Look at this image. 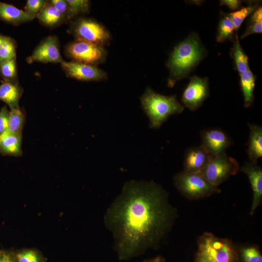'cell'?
Segmentation results:
<instances>
[{
	"mask_svg": "<svg viewBox=\"0 0 262 262\" xmlns=\"http://www.w3.org/2000/svg\"><path fill=\"white\" fill-rule=\"evenodd\" d=\"M177 216L161 186L130 180L107 209L104 223L113 234L119 260H128L158 248Z\"/></svg>",
	"mask_w": 262,
	"mask_h": 262,
	"instance_id": "obj_1",
	"label": "cell"
},
{
	"mask_svg": "<svg viewBox=\"0 0 262 262\" xmlns=\"http://www.w3.org/2000/svg\"><path fill=\"white\" fill-rule=\"evenodd\" d=\"M207 53L198 34L195 33L176 45L166 63L169 70L168 86L172 87L177 82L187 77Z\"/></svg>",
	"mask_w": 262,
	"mask_h": 262,
	"instance_id": "obj_2",
	"label": "cell"
},
{
	"mask_svg": "<svg viewBox=\"0 0 262 262\" xmlns=\"http://www.w3.org/2000/svg\"><path fill=\"white\" fill-rule=\"evenodd\" d=\"M142 107L149 120L151 128L158 129L173 115L181 113L184 106L176 95L164 96L147 88L140 98Z\"/></svg>",
	"mask_w": 262,
	"mask_h": 262,
	"instance_id": "obj_3",
	"label": "cell"
},
{
	"mask_svg": "<svg viewBox=\"0 0 262 262\" xmlns=\"http://www.w3.org/2000/svg\"><path fill=\"white\" fill-rule=\"evenodd\" d=\"M238 249L228 239L206 232L197 240L195 262H238Z\"/></svg>",
	"mask_w": 262,
	"mask_h": 262,
	"instance_id": "obj_4",
	"label": "cell"
},
{
	"mask_svg": "<svg viewBox=\"0 0 262 262\" xmlns=\"http://www.w3.org/2000/svg\"><path fill=\"white\" fill-rule=\"evenodd\" d=\"M174 183L181 194L190 200L206 198L221 192L218 187L212 185L199 173L182 171L174 176Z\"/></svg>",
	"mask_w": 262,
	"mask_h": 262,
	"instance_id": "obj_5",
	"label": "cell"
},
{
	"mask_svg": "<svg viewBox=\"0 0 262 262\" xmlns=\"http://www.w3.org/2000/svg\"><path fill=\"white\" fill-rule=\"evenodd\" d=\"M240 170L238 162L226 152L213 156L199 173L213 186L218 187Z\"/></svg>",
	"mask_w": 262,
	"mask_h": 262,
	"instance_id": "obj_6",
	"label": "cell"
},
{
	"mask_svg": "<svg viewBox=\"0 0 262 262\" xmlns=\"http://www.w3.org/2000/svg\"><path fill=\"white\" fill-rule=\"evenodd\" d=\"M66 52L73 61L96 66L104 63L107 56L103 46L80 40L68 44Z\"/></svg>",
	"mask_w": 262,
	"mask_h": 262,
	"instance_id": "obj_7",
	"label": "cell"
},
{
	"mask_svg": "<svg viewBox=\"0 0 262 262\" xmlns=\"http://www.w3.org/2000/svg\"><path fill=\"white\" fill-rule=\"evenodd\" d=\"M76 40L86 41L100 46L107 45L111 40L108 30L98 22L89 18L78 19L72 28Z\"/></svg>",
	"mask_w": 262,
	"mask_h": 262,
	"instance_id": "obj_8",
	"label": "cell"
},
{
	"mask_svg": "<svg viewBox=\"0 0 262 262\" xmlns=\"http://www.w3.org/2000/svg\"><path fill=\"white\" fill-rule=\"evenodd\" d=\"M208 79L194 75L184 89L181 97L183 106L192 111L198 109L209 96Z\"/></svg>",
	"mask_w": 262,
	"mask_h": 262,
	"instance_id": "obj_9",
	"label": "cell"
},
{
	"mask_svg": "<svg viewBox=\"0 0 262 262\" xmlns=\"http://www.w3.org/2000/svg\"><path fill=\"white\" fill-rule=\"evenodd\" d=\"M62 67L66 75L82 81H101L107 79V73L96 66L75 61H63Z\"/></svg>",
	"mask_w": 262,
	"mask_h": 262,
	"instance_id": "obj_10",
	"label": "cell"
},
{
	"mask_svg": "<svg viewBox=\"0 0 262 262\" xmlns=\"http://www.w3.org/2000/svg\"><path fill=\"white\" fill-rule=\"evenodd\" d=\"M29 64L33 62L61 64L63 59L60 53L57 38L49 36L43 40L26 59Z\"/></svg>",
	"mask_w": 262,
	"mask_h": 262,
	"instance_id": "obj_11",
	"label": "cell"
},
{
	"mask_svg": "<svg viewBox=\"0 0 262 262\" xmlns=\"http://www.w3.org/2000/svg\"><path fill=\"white\" fill-rule=\"evenodd\" d=\"M201 139V146L213 156L225 153L232 144L228 135L219 129L202 131Z\"/></svg>",
	"mask_w": 262,
	"mask_h": 262,
	"instance_id": "obj_12",
	"label": "cell"
},
{
	"mask_svg": "<svg viewBox=\"0 0 262 262\" xmlns=\"http://www.w3.org/2000/svg\"><path fill=\"white\" fill-rule=\"evenodd\" d=\"M240 169L247 176L253 191L250 211V214L252 215L262 198V169L257 163L249 162L246 163Z\"/></svg>",
	"mask_w": 262,
	"mask_h": 262,
	"instance_id": "obj_13",
	"label": "cell"
},
{
	"mask_svg": "<svg viewBox=\"0 0 262 262\" xmlns=\"http://www.w3.org/2000/svg\"><path fill=\"white\" fill-rule=\"evenodd\" d=\"M213 157L201 145L189 148L184 155L183 171L198 173L204 169Z\"/></svg>",
	"mask_w": 262,
	"mask_h": 262,
	"instance_id": "obj_14",
	"label": "cell"
},
{
	"mask_svg": "<svg viewBox=\"0 0 262 262\" xmlns=\"http://www.w3.org/2000/svg\"><path fill=\"white\" fill-rule=\"evenodd\" d=\"M36 17L14 5L0 1V19L13 25L31 21Z\"/></svg>",
	"mask_w": 262,
	"mask_h": 262,
	"instance_id": "obj_15",
	"label": "cell"
},
{
	"mask_svg": "<svg viewBox=\"0 0 262 262\" xmlns=\"http://www.w3.org/2000/svg\"><path fill=\"white\" fill-rule=\"evenodd\" d=\"M249 134L247 153L250 162L257 163L262 157V127L255 124H248Z\"/></svg>",
	"mask_w": 262,
	"mask_h": 262,
	"instance_id": "obj_16",
	"label": "cell"
},
{
	"mask_svg": "<svg viewBox=\"0 0 262 262\" xmlns=\"http://www.w3.org/2000/svg\"><path fill=\"white\" fill-rule=\"evenodd\" d=\"M22 134L7 131L0 135V154L2 155L20 156L22 155Z\"/></svg>",
	"mask_w": 262,
	"mask_h": 262,
	"instance_id": "obj_17",
	"label": "cell"
},
{
	"mask_svg": "<svg viewBox=\"0 0 262 262\" xmlns=\"http://www.w3.org/2000/svg\"><path fill=\"white\" fill-rule=\"evenodd\" d=\"M22 92L17 82L4 81L0 84V100L7 104L10 110L18 108Z\"/></svg>",
	"mask_w": 262,
	"mask_h": 262,
	"instance_id": "obj_18",
	"label": "cell"
},
{
	"mask_svg": "<svg viewBox=\"0 0 262 262\" xmlns=\"http://www.w3.org/2000/svg\"><path fill=\"white\" fill-rule=\"evenodd\" d=\"M240 76V86L244 97V106L247 108L253 103L256 76L250 69Z\"/></svg>",
	"mask_w": 262,
	"mask_h": 262,
	"instance_id": "obj_19",
	"label": "cell"
},
{
	"mask_svg": "<svg viewBox=\"0 0 262 262\" xmlns=\"http://www.w3.org/2000/svg\"><path fill=\"white\" fill-rule=\"evenodd\" d=\"M236 32L229 14L222 13L219 22L216 40L221 43L231 40L235 37Z\"/></svg>",
	"mask_w": 262,
	"mask_h": 262,
	"instance_id": "obj_20",
	"label": "cell"
},
{
	"mask_svg": "<svg viewBox=\"0 0 262 262\" xmlns=\"http://www.w3.org/2000/svg\"><path fill=\"white\" fill-rule=\"evenodd\" d=\"M36 17L41 22L49 26L57 25L65 19L62 14L49 2H47Z\"/></svg>",
	"mask_w": 262,
	"mask_h": 262,
	"instance_id": "obj_21",
	"label": "cell"
},
{
	"mask_svg": "<svg viewBox=\"0 0 262 262\" xmlns=\"http://www.w3.org/2000/svg\"><path fill=\"white\" fill-rule=\"evenodd\" d=\"M232 56L237 70L240 75L249 69L248 58L239 43L237 33H236L234 37Z\"/></svg>",
	"mask_w": 262,
	"mask_h": 262,
	"instance_id": "obj_22",
	"label": "cell"
},
{
	"mask_svg": "<svg viewBox=\"0 0 262 262\" xmlns=\"http://www.w3.org/2000/svg\"><path fill=\"white\" fill-rule=\"evenodd\" d=\"M25 119L24 114L19 108L10 110L7 131L13 133L22 134Z\"/></svg>",
	"mask_w": 262,
	"mask_h": 262,
	"instance_id": "obj_23",
	"label": "cell"
},
{
	"mask_svg": "<svg viewBox=\"0 0 262 262\" xmlns=\"http://www.w3.org/2000/svg\"><path fill=\"white\" fill-rule=\"evenodd\" d=\"M238 262H262V255L255 246H243L238 250Z\"/></svg>",
	"mask_w": 262,
	"mask_h": 262,
	"instance_id": "obj_24",
	"label": "cell"
},
{
	"mask_svg": "<svg viewBox=\"0 0 262 262\" xmlns=\"http://www.w3.org/2000/svg\"><path fill=\"white\" fill-rule=\"evenodd\" d=\"M12 254L15 262H45L42 254L34 249H23Z\"/></svg>",
	"mask_w": 262,
	"mask_h": 262,
	"instance_id": "obj_25",
	"label": "cell"
},
{
	"mask_svg": "<svg viewBox=\"0 0 262 262\" xmlns=\"http://www.w3.org/2000/svg\"><path fill=\"white\" fill-rule=\"evenodd\" d=\"M257 4H252L229 14L236 32L237 31L244 19L252 13L258 7Z\"/></svg>",
	"mask_w": 262,
	"mask_h": 262,
	"instance_id": "obj_26",
	"label": "cell"
},
{
	"mask_svg": "<svg viewBox=\"0 0 262 262\" xmlns=\"http://www.w3.org/2000/svg\"><path fill=\"white\" fill-rule=\"evenodd\" d=\"M68 7V19L88 12L90 2L87 0H66Z\"/></svg>",
	"mask_w": 262,
	"mask_h": 262,
	"instance_id": "obj_27",
	"label": "cell"
},
{
	"mask_svg": "<svg viewBox=\"0 0 262 262\" xmlns=\"http://www.w3.org/2000/svg\"><path fill=\"white\" fill-rule=\"evenodd\" d=\"M16 57V46L13 40L5 36L4 43L0 48V64Z\"/></svg>",
	"mask_w": 262,
	"mask_h": 262,
	"instance_id": "obj_28",
	"label": "cell"
},
{
	"mask_svg": "<svg viewBox=\"0 0 262 262\" xmlns=\"http://www.w3.org/2000/svg\"><path fill=\"white\" fill-rule=\"evenodd\" d=\"M0 73L4 81L16 82L17 75L16 58L0 64Z\"/></svg>",
	"mask_w": 262,
	"mask_h": 262,
	"instance_id": "obj_29",
	"label": "cell"
},
{
	"mask_svg": "<svg viewBox=\"0 0 262 262\" xmlns=\"http://www.w3.org/2000/svg\"><path fill=\"white\" fill-rule=\"evenodd\" d=\"M47 2V1L44 0H28L25 7V11L36 16L44 8Z\"/></svg>",
	"mask_w": 262,
	"mask_h": 262,
	"instance_id": "obj_30",
	"label": "cell"
},
{
	"mask_svg": "<svg viewBox=\"0 0 262 262\" xmlns=\"http://www.w3.org/2000/svg\"><path fill=\"white\" fill-rule=\"evenodd\" d=\"M64 16L68 19V7L66 0H51L49 2Z\"/></svg>",
	"mask_w": 262,
	"mask_h": 262,
	"instance_id": "obj_31",
	"label": "cell"
},
{
	"mask_svg": "<svg viewBox=\"0 0 262 262\" xmlns=\"http://www.w3.org/2000/svg\"><path fill=\"white\" fill-rule=\"evenodd\" d=\"M10 111L7 107H2L0 110V135L7 131Z\"/></svg>",
	"mask_w": 262,
	"mask_h": 262,
	"instance_id": "obj_32",
	"label": "cell"
},
{
	"mask_svg": "<svg viewBox=\"0 0 262 262\" xmlns=\"http://www.w3.org/2000/svg\"><path fill=\"white\" fill-rule=\"evenodd\" d=\"M262 32V21L259 22L248 23V25L245 33L241 38L243 39L247 36L253 33H261Z\"/></svg>",
	"mask_w": 262,
	"mask_h": 262,
	"instance_id": "obj_33",
	"label": "cell"
},
{
	"mask_svg": "<svg viewBox=\"0 0 262 262\" xmlns=\"http://www.w3.org/2000/svg\"><path fill=\"white\" fill-rule=\"evenodd\" d=\"M248 23L259 22L262 21V8L258 7L252 13L248 20Z\"/></svg>",
	"mask_w": 262,
	"mask_h": 262,
	"instance_id": "obj_34",
	"label": "cell"
},
{
	"mask_svg": "<svg viewBox=\"0 0 262 262\" xmlns=\"http://www.w3.org/2000/svg\"><path fill=\"white\" fill-rule=\"evenodd\" d=\"M241 1L238 0H222L220 1L221 5H225L231 10L238 9L241 5Z\"/></svg>",
	"mask_w": 262,
	"mask_h": 262,
	"instance_id": "obj_35",
	"label": "cell"
},
{
	"mask_svg": "<svg viewBox=\"0 0 262 262\" xmlns=\"http://www.w3.org/2000/svg\"><path fill=\"white\" fill-rule=\"evenodd\" d=\"M0 262H15L12 252L2 250Z\"/></svg>",
	"mask_w": 262,
	"mask_h": 262,
	"instance_id": "obj_36",
	"label": "cell"
},
{
	"mask_svg": "<svg viewBox=\"0 0 262 262\" xmlns=\"http://www.w3.org/2000/svg\"><path fill=\"white\" fill-rule=\"evenodd\" d=\"M143 262H165V260L162 256H157L150 259L146 260Z\"/></svg>",
	"mask_w": 262,
	"mask_h": 262,
	"instance_id": "obj_37",
	"label": "cell"
},
{
	"mask_svg": "<svg viewBox=\"0 0 262 262\" xmlns=\"http://www.w3.org/2000/svg\"><path fill=\"white\" fill-rule=\"evenodd\" d=\"M5 36L0 35V48L2 47L5 39Z\"/></svg>",
	"mask_w": 262,
	"mask_h": 262,
	"instance_id": "obj_38",
	"label": "cell"
},
{
	"mask_svg": "<svg viewBox=\"0 0 262 262\" xmlns=\"http://www.w3.org/2000/svg\"><path fill=\"white\" fill-rule=\"evenodd\" d=\"M1 253H2V250H0V257H1Z\"/></svg>",
	"mask_w": 262,
	"mask_h": 262,
	"instance_id": "obj_39",
	"label": "cell"
}]
</instances>
